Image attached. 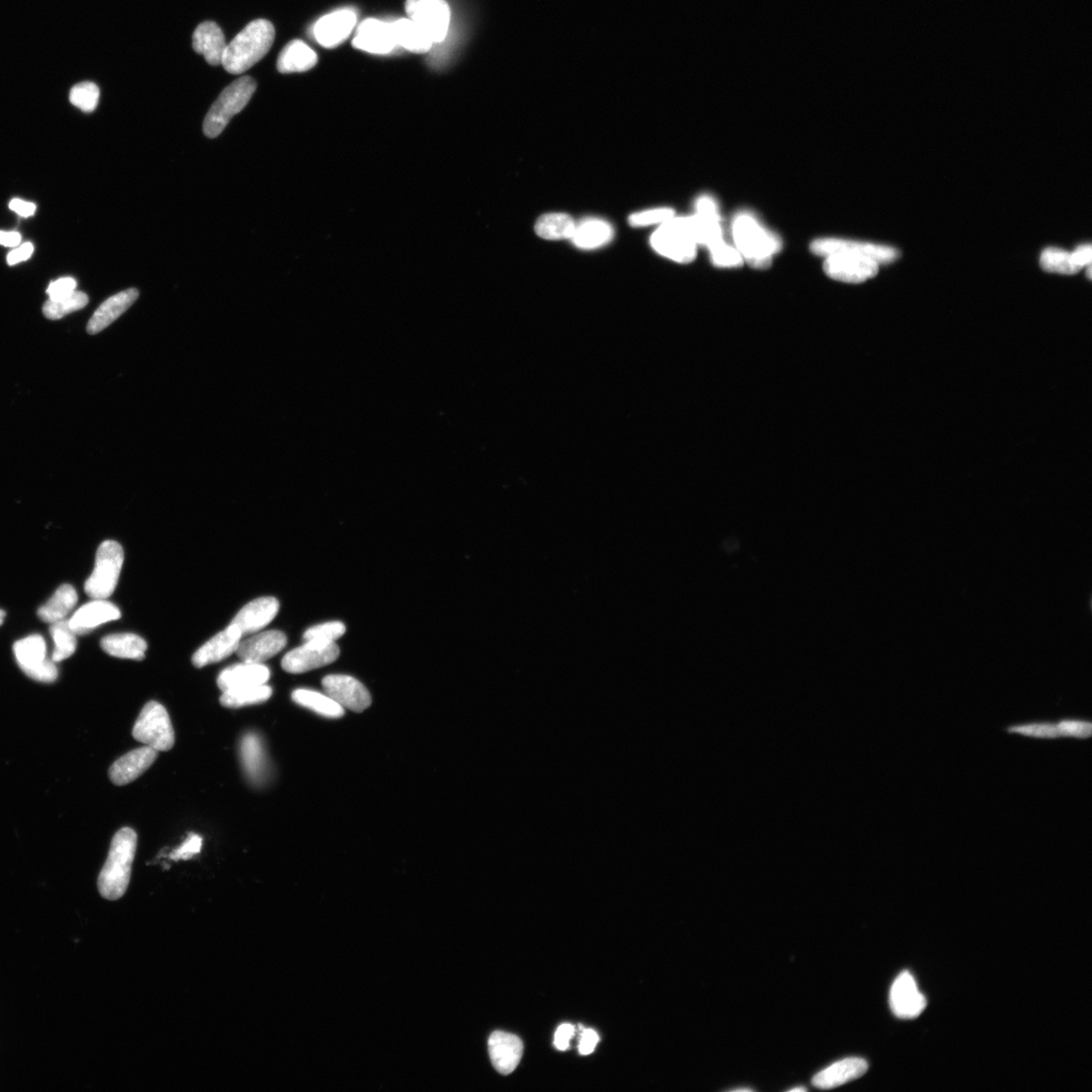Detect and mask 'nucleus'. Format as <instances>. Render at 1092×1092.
I'll return each instance as SVG.
<instances>
[{"label": "nucleus", "mask_w": 1092, "mask_h": 1092, "mask_svg": "<svg viewBox=\"0 0 1092 1092\" xmlns=\"http://www.w3.org/2000/svg\"><path fill=\"white\" fill-rule=\"evenodd\" d=\"M276 38L274 24L267 20L249 23L226 47L222 65L231 74L245 73L271 50Z\"/></svg>", "instance_id": "nucleus-1"}, {"label": "nucleus", "mask_w": 1092, "mask_h": 1092, "mask_svg": "<svg viewBox=\"0 0 1092 1092\" xmlns=\"http://www.w3.org/2000/svg\"><path fill=\"white\" fill-rule=\"evenodd\" d=\"M137 833L130 828L119 830L113 838L110 853L98 880L99 892L107 900L123 897L131 880Z\"/></svg>", "instance_id": "nucleus-2"}, {"label": "nucleus", "mask_w": 1092, "mask_h": 1092, "mask_svg": "<svg viewBox=\"0 0 1092 1092\" xmlns=\"http://www.w3.org/2000/svg\"><path fill=\"white\" fill-rule=\"evenodd\" d=\"M733 236L741 258L753 268L770 267L774 255L781 248L778 237L767 230L748 213L738 214L735 218Z\"/></svg>", "instance_id": "nucleus-3"}, {"label": "nucleus", "mask_w": 1092, "mask_h": 1092, "mask_svg": "<svg viewBox=\"0 0 1092 1092\" xmlns=\"http://www.w3.org/2000/svg\"><path fill=\"white\" fill-rule=\"evenodd\" d=\"M256 87L258 85L252 77L243 76L223 90L206 116L204 132L207 137L219 136L229 121L247 105Z\"/></svg>", "instance_id": "nucleus-4"}, {"label": "nucleus", "mask_w": 1092, "mask_h": 1092, "mask_svg": "<svg viewBox=\"0 0 1092 1092\" xmlns=\"http://www.w3.org/2000/svg\"><path fill=\"white\" fill-rule=\"evenodd\" d=\"M655 251L679 263H690L696 258L697 241L690 217L672 218L660 225L651 238Z\"/></svg>", "instance_id": "nucleus-5"}, {"label": "nucleus", "mask_w": 1092, "mask_h": 1092, "mask_svg": "<svg viewBox=\"0 0 1092 1092\" xmlns=\"http://www.w3.org/2000/svg\"><path fill=\"white\" fill-rule=\"evenodd\" d=\"M124 550L117 542H103L98 549L96 564L85 585L94 600L110 598L115 592L124 563Z\"/></svg>", "instance_id": "nucleus-6"}, {"label": "nucleus", "mask_w": 1092, "mask_h": 1092, "mask_svg": "<svg viewBox=\"0 0 1092 1092\" xmlns=\"http://www.w3.org/2000/svg\"><path fill=\"white\" fill-rule=\"evenodd\" d=\"M133 736L158 752L170 751L175 744V735L166 708L156 701L148 703L134 725Z\"/></svg>", "instance_id": "nucleus-7"}, {"label": "nucleus", "mask_w": 1092, "mask_h": 1092, "mask_svg": "<svg viewBox=\"0 0 1092 1092\" xmlns=\"http://www.w3.org/2000/svg\"><path fill=\"white\" fill-rule=\"evenodd\" d=\"M17 662L29 678L42 683H53L58 678V669L46 657L47 647L43 637L24 638L13 645Z\"/></svg>", "instance_id": "nucleus-8"}, {"label": "nucleus", "mask_w": 1092, "mask_h": 1092, "mask_svg": "<svg viewBox=\"0 0 1092 1092\" xmlns=\"http://www.w3.org/2000/svg\"><path fill=\"white\" fill-rule=\"evenodd\" d=\"M340 655L334 641H308L283 657L281 667L290 673H304L334 663Z\"/></svg>", "instance_id": "nucleus-9"}, {"label": "nucleus", "mask_w": 1092, "mask_h": 1092, "mask_svg": "<svg viewBox=\"0 0 1092 1092\" xmlns=\"http://www.w3.org/2000/svg\"><path fill=\"white\" fill-rule=\"evenodd\" d=\"M406 11L410 20L440 43L450 29L451 9L445 0H407Z\"/></svg>", "instance_id": "nucleus-10"}, {"label": "nucleus", "mask_w": 1092, "mask_h": 1092, "mask_svg": "<svg viewBox=\"0 0 1092 1092\" xmlns=\"http://www.w3.org/2000/svg\"><path fill=\"white\" fill-rule=\"evenodd\" d=\"M879 264L871 259L851 253H833L826 256L824 269L827 276L845 283H862L879 273Z\"/></svg>", "instance_id": "nucleus-11"}, {"label": "nucleus", "mask_w": 1092, "mask_h": 1092, "mask_svg": "<svg viewBox=\"0 0 1092 1092\" xmlns=\"http://www.w3.org/2000/svg\"><path fill=\"white\" fill-rule=\"evenodd\" d=\"M811 249L815 254L825 256V258L833 253H851L864 256L879 265L892 263L899 256L898 250L894 247L839 238L816 239L812 243Z\"/></svg>", "instance_id": "nucleus-12"}, {"label": "nucleus", "mask_w": 1092, "mask_h": 1092, "mask_svg": "<svg viewBox=\"0 0 1092 1092\" xmlns=\"http://www.w3.org/2000/svg\"><path fill=\"white\" fill-rule=\"evenodd\" d=\"M322 686L324 691L343 708L362 712L372 705L367 688L354 677L329 675L323 679Z\"/></svg>", "instance_id": "nucleus-13"}, {"label": "nucleus", "mask_w": 1092, "mask_h": 1092, "mask_svg": "<svg viewBox=\"0 0 1092 1092\" xmlns=\"http://www.w3.org/2000/svg\"><path fill=\"white\" fill-rule=\"evenodd\" d=\"M890 1006L894 1014L903 1020L918 1018L925 1010L926 997L909 971L902 973L894 982L890 990Z\"/></svg>", "instance_id": "nucleus-14"}, {"label": "nucleus", "mask_w": 1092, "mask_h": 1092, "mask_svg": "<svg viewBox=\"0 0 1092 1092\" xmlns=\"http://www.w3.org/2000/svg\"><path fill=\"white\" fill-rule=\"evenodd\" d=\"M279 602L274 597L255 599L243 607L232 620L242 637L253 635L265 628L277 617Z\"/></svg>", "instance_id": "nucleus-15"}, {"label": "nucleus", "mask_w": 1092, "mask_h": 1092, "mask_svg": "<svg viewBox=\"0 0 1092 1092\" xmlns=\"http://www.w3.org/2000/svg\"><path fill=\"white\" fill-rule=\"evenodd\" d=\"M287 642L285 633L268 630L240 641L236 653L242 662L262 664L285 649Z\"/></svg>", "instance_id": "nucleus-16"}, {"label": "nucleus", "mask_w": 1092, "mask_h": 1092, "mask_svg": "<svg viewBox=\"0 0 1092 1092\" xmlns=\"http://www.w3.org/2000/svg\"><path fill=\"white\" fill-rule=\"evenodd\" d=\"M356 12L349 9L337 10L321 18L314 26L317 42L325 48H334L352 34L356 24Z\"/></svg>", "instance_id": "nucleus-17"}, {"label": "nucleus", "mask_w": 1092, "mask_h": 1092, "mask_svg": "<svg viewBox=\"0 0 1092 1092\" xmlns=\"http://www.w3.org/2000/svg\"><path fill=\"white\" fill-rule=\"evenodd\" d=\"M158 751L150 747L134 750L118 759L111 767L109 776L117 786L132 783L150 768L158 757Z\"/></svg>", "instance_id": "nucleus-18"}, {"label": "nucleus", "mask_w": 1092, "mask_h": 1092, "mask_svg": "<svg viewBox=\"0 0 1092 1092\" xmlns=\"http://www.w3.org/2000/svg\"><path fill=\"white\" fill-rule=\"evenodd\" d=\"M353 44L372 54H388L397 46L392 24L374 19L359 24Z\"/></svg>", "instance_id": "nucleus-19"}, {"label": "nucleus", "mask_w": 1092, "mask_h": 1092, "mask_svg": "<svg viewBox=\"0 0 1092 1092\" xmlns=\"http://www.w3.org/2000/svg\"><path fill=\"white\" fill-rule=\"evenodd\" d=\"M489 1054L494 1068L503 1075L514 1072L523 1055V1043L515 1035L494 1032L489 1039Z\"/></svg>", "instance_id": "nucleus-20"}, {"label": "nucleus", "mask_w": 1092, "mask_h": 1092, "mask_svg": "<svg viewBox=\"0 0 1092 1092\" xmlns=\"http://www.w3.org/2000/svg\"><path fill=\"white\" fill-rule=\"evenodd\" d=\"M242 635L233 625L215 635L208 642L199 647L193 657V664L197 668L222 662L225 658L237 652Z\"/></svg>", "instance_id": "nucleus-21"}, {"label": "nucleus", "mask_w": 1092, "mask_h": 1092, "mask_svg": "<svg viewBox=\"0 0 1092 1092\" xmlns=\"http://www.w3.org/2000/svg\"><path fill=\"white\" fill-rule=\"evenodd\" d=\"M116 605L105 600H93L80 609L69 620L75 635L83 636L97 627L120 618Z\"/></svg>", "instance_id": "nucleus-22"}, {"label": "nucleus", "mask_w": 1092, "mask_h": 1092, "mask_svg": "<svg viewBox=\"0 0 1092 1092\" xmlns=\"http://www.w3.org/2000/svg\"><path fill=\"white\" fill-rule=\"evenodd\" d=\"M868 1070V1063L862 1058H847L831 1065L817 1073L813 1080L815 1087L831 1089L858 1080Z\"/></svg>", "instance_id": "nucleus-23"}, {"label": "nucleus", "mask_w": 1092, "mask_h": 1092, "mask_svg": "<svg viewBox=\"0 0 1092 1092\" xmlns=\"http://www.w3.org/2000/svg\"><path fill=\"white\" fill-rule=\"evenodd\" d=\"M139 291L136 289H129L111 296L92 315L87 324V332L94 335L109 327L119 317L128 311L130 307L137 301Z\"/></svg>", "instance_id": "nucleus-24"}, {"label": "nucleus", "mask_w": 1092, "mask_h": 1092, "mask_svg": "<svg viewBox=\"0 0 1092 1092\" xmlns=\"http://www.w3.org/2000/svg\"><path fill=\"white\" fill-rule=\"evenodd\" d=\"M271 678V671L262 664L242 662L225 669L218 677L222 692L240 688L264 685Z\"/></svg>", "instance_id": "nucleus-25"}, {"label": "nucleus", "mask_w": 1092, "mask_h": 1092, "mask_svg": "<svg viewBox=\"0 0 1092 1092\" xmlns=\"http://www.w3.org/2000/svg\"><path fill=\"white\" fill-rule=\"evenodd\" d=\"M226 39L219 24L214 22L200 24L193 36V48L213 66L222 65Z\"/></svg>", "instance_id": "nucleus-26"}, {"label": "nucleus", "mask_w": 1092, "mask_h": 1092, "mask_svg": "<svg viewBox=\"0 0 1092 1092\" xmlns=\"http://www.w3.org/2000/svg\"><path fill=\"white\" fill-rule=\"evenodd\" d=\"M241 760L245 771L255 784H260L267 770L266 754L261 738L253 733L243 736L240 746Z\"/></svg>", "instance_id": "nucleus-27"}, {"label": "nucleus", "mask_w": 1092, "mask_h": 1092, "mask_svg": "<svg viewBox=\"0 0 1092 1092\" xmlns=\"http://www.w3.org/2000/svg\"><path fill=\"white\" fill-rule=\"evenodd\" d=\"M318 62L317 54L300 40H292L279 54L277 71L280 73H300L312 70Z\"/></svg>", "instance_id": "nucleus-28"}, {"label": "nucleus", "mask_w": 1092, "mask_h": 1092, "mask_svg": "<svg viewBox=\"0 0 1092 1092\" xmlns=\"http://www.w3.org/2000/svg\"><path fill=\"white\" fill-rule=\"evenodd\" d=\"M612 227L602 220L590 219L576 226L571 238L578 248L592 250L602 247L613 238Z\"/></svg>", "instance_id": "nucleus-29"}, {"label": "nucleus", "mask_w": 1092, "mask_h": 1092, "mask_svg": "<svg viewBox=\"0 0 1092 1092\" xmlns=\"http://www.w3.org/2000/svg\"><path fill=\"white\" fill-rule=\"evenodd\" d=\"M101 646L112 657L134 660H143L148 649L145 640L134 633L107 636L102 640Z\"/></svg>", "instance_id": "nucleus-30"}, {"label": "nucleus", "mask_w": 1092, "mask_h": 1092, "mask_svg": "<svg viewBox=\"0 0 1092 1092\" xmlns=\"http://www.w3.org/2000/svg\"><path fill=\"white\" fill-rule=\"evenodd\" d=\"M77 600L75 589L71 585L64 584L45 605L40 607L38 616L46 624L62 622L74 609Z\"/></svg>", "instance_id": "nucleus-31"}, {"label": "nucleus", "mask_w": 1092, "mask_h": 1092, "mask_svg": "<svg viewBox=\"0 0 1092 1092\" xmlns=\"http://www.w3.org/2000/svg\"><path fill=\"white\" fill-rule=\"evenodd\" d=\"M397 45L410 52L423 54L433 48L434 40L410 19H402L392 24Z\"/></svg>", "instance_id": "nucleus-32"}, {"label": "nucleus", "mask_w": 1092, "mask_h": 1092, "mask_svg": "<svg viewBox=\"0 0 1092 1092\" xmlns=\"http://www.w3.org/2000/svg\"><path fill=\"white\" fill-rule=\"evenodd\" d=\"M292 698L296 704L312 710L319 716L327 719H340L344 716V708L336 703L327 694L312 690H294Z\"/></svg>", "instance_id": "nucleus-33"}, {"label": "nucleus", "mask_w": 1092, "mask_h": 1092, "mask_svg": "<svg viewBox=\"0 0 1092 1092\" xmlns=\"http://www.w3.org/2000/svg\"><path fill=\"white\" fill-rule=\"evenodd\" d=\"M576 223L569 214L552 213L544 214L535 225L539 237L546 240L571 239L576 230Z\"/></svg>", "instance_id": "nucleus-34"}, {"label": "nucleus", "mask_w": 1092, "mask_h": 1092, "mask_svg": "<svg viewBox=\"0 0 1092 1092\" xmlns=\"http://www.w3.org/2000/svg\"><path fill=\"white\" fill-rule=\"evenodd\" d=\"M272 695V687L264 684L223 692L220 703L226 708H241L263 704Z\"/></svg>", "instance_id": "nucleus-35"}, {"label": "nucleus", "mask_w": 1092, "mask_h": 1092, "mask_svg": "<svg viewBox=\"0 0 1092 1092\" xmlns=\"http://www.w3.org/2000/svg\"><path fill=\"white\" fill-rule=\"evenodd\" d=\"M50 633L55 647L52 655L54 663L62 662V660L71 657L76 651L77 641L75 632L71 629L69 620H62L55 624H52Z\"/></svg>", "instance_id": "nucleus-36"}, {"label": "nucleus", "mask_w": 1092, "mask_h": 1092, "mask_svg": "<svg viewBox=\"0 0 1092 1092\" xmlns=\"http://www.w3.org/2000/svg\"><path fill=\"white\" fill-rule=\"evenodd\" d=\"M88 304V296L83 292L74 291L62 298L49 299L43 306V314L49 320H60L64 316L79 311Z\"/></svg>", "instance_id": "nucleus-37"}, {"label": "nucleus", "mask_w": 1092, "mask_h": 1092, "mask_svg": "<svg viewBox=\"0 0 1092 1092\" xmlns=\"http://www.w3.org/2000/svg\"><path fill=\"white\" fill-rule=\"evenodd\" d=\"M1040 265L1047 273L1064 276H1072L1082 269L1073 262L1071 253L1058 248H1048L1043 251Z\"/></svg>", "instance_id": "nucleus-38"}, {"label": "nucleus", "mask_w": 1092, "mask_h": 1092, "mask_svg": "<svg viewBox=\"0 0 1092 1092\" xmlns=\"http://www.w3.org/2000/svg\"><path fill=\"white\" fill-rule=\"evenodd\" d=\"M1006 732L1008 734L1039 739H1056L1063 737L1059 723L1050 721L1011 725L1006 728Z\"/></svg>", "instance_id": "nucleus-39"}, {"label": "nucleus", "mask_w": 1092, "mask_h": 1092, "mask_svg": "<svg viewBox=\"0 0 1092 1092\" xmlns=\"http://www.w3.org/2000/svg\"><path fill=\"white\" fill-rule=\"evenodd\" d=\"M71 103L85 113H92L97 109L100 100V88L96 84L87 81L72 87L70 94Z\"/></svg>", "instance_id": "nucleus-40"}, {"label": "nucleus", "mask_w": 1092, "mask_h": 1092, "mask_svg": "<svg viewBox=\"0 0 1092 1092\" xmlns=\"http://www.w3.org/2000/svg\"><path fill=\"white\" fill-rule=\"evenodd\" d=\"M346 626L340 622H331L322 624L309 628L304 633V640L308 641H334L340 640L344 636Z\"/></svg>", "instance_id": "nucleus-41"}, {"label": "nucleus", "mask_w": 1092, "mask_h": 1092, "mask_svg": "<svg viewBox=\"0 0 1092 1092\" xmlns=\"http://www.w3.org/2000/svg\"><path fill=\"white\" fill-rule=\"evenodd\" d=\"M711 261L721 268H736L744 264V260L736 247L728 245L726 242L709 250Z\"/></svg>", "instance_id": "nucleus-42"}, {"label": "nucleus", "mask_w": 1092, "mask_h": 1092, "mask_svg": "<svg viewBox=\"0 0 1092 1092\" xmlns=\"http://www.w3.org/2000/svg\"><path fill=\"white\" fill-rule=\"evenodd\" d=\"M673 217H675V212L673 210L670 208H657L631 214L629 223L633 227H645L664 224Z\"/></svg>", "instance_id": "nucleus-43"}, {"label": "nucleus", "mask_w": 1092, "mask_h": 1092, "mask_svg": "<svg viewBox=\"0 0 1092 1092\" xmlns=\"http://www.w3.org/2000/svg\"><path fill=\"white\" fill-rule=\"evenodd\" d=\"M1063 737L1087 739L1092 734V723L1084 720H1062L1058 721Z\"/></svg>", "instance_id": "nucleus-44"}, {"label": "nucleus", "mask_w": 1092, "mask_h": 1092, "mask_svg": "<svg viewBox=\"0 0 1092 1092\" xmlns=\"http://www.w3.org/2000/svg\"><path fill=\"white\" fill-rule=\"evenodd\" d=\"M202 839L198 834L191 833L185 842L170 855L173 861L190 860L200 853Z\"/></svg>", "instance_id": "nucleus-45"}, {"label": "nucleus", "mask_w": 1092, "mask_h": 1092, "mask_svg": "<svg viewBox=\"0 0 1092 1092\" xmlns=\"http://www.w3.org/2000/svg\"><path fill=\"white\" fill-rule=\"evenodd\" d=\"M76 280L72 277H63L51 282L47 290L49 299L55 300L69 295L76 289Z\"/></svg>", "instance_id": "nucleus-46"}, {"label": "nucleus", "mask_w": 1092, "mask_h": 1092, "mask_svg": "<svg viewBox=\"0 0 1092 1092\" xmlns=\"http://www.w3.org/2000/svg\"><path fill=\"white\" fill-rule=\"evenodd\" d=\"M599 1042V1036L594 1030L583 1029L581 1035V1041H579L578 1051L582 1055H590L594 1052Z\"/></svg>", "instance_id": "nucleus-47"}, {"label": "nucleus", "mask_w": 1092, "mask_h": 1092, "mask_svg": "<svg viewBox=\"0 0 1092 1092\" xmlns=\"http://www.w3.org/2000/svg\"><path fill=\"white\" fill-rule=\"evenodd\" d=\"M575 1034V1028L570 1023H563L560 1026L555 1035V1046L560 1051H565L570 1047V1041Z\"/></svg>", "instance_id": "nucleus-48"}, {"label": "nucleus", "mask_w": 1092, "mask_h": 1092, "mask_svg": "<svg viewBox=\"0 0 1092 1092\" xmlns=\"http://www.w3.org/2000/svg\"><path fill=\"white\" fill-rule=\"evenodd\" d=\"M34 253V245L31 242L24 243L19 248L12 250L8 255V263L9 265H16L20 262L28 261Z\"/></svg>", "instance_id": "nucleus-49"}, {"label": "nucleus", "mask_w": 1092, "mask_h": 1092, "mask_svg": "<svg viewBox=\"0 0 1092 1092\" xmlns=\"http://www.w3.org/2000/svg\"><path fill=\"white\" fill-rule=\"evenodd\" d=\"M9 209L17 213L21 217L29 218L35 214L37 207L33 202L15 198L9 202Z\"/></svg>", "instance_id": "nucleus-50"}, {"label": "nucleus", "mask_w": 1092, "mask_h": 1092, "mask_svg": "<svg viewBox=\"0 0 1092 1092\" xmlns=\"http://www.w3.org/2000/svg\"><path fill=\"white\" fill-rule=\"evenodd\" d=\"M1073 262L1077 267L1084 269L1091 264L1092 249L1091 245H1082L1071 253Z\"/></svg>", "instance_id": "nucleus-51"}, {"label": "nucleus", "mask_w": 1092, "mask_h": 1092, "mask_svg": "<svg viewBox=\"0 0 1092 1092\" xmlns=\"http://www.w3.org/2000/svg\"><path fill=\"white\" fill-rule=\"evenodd\" d=\"M22 236L18 232H5L0 231V245L6 247H17L20 245Z\"/></svg>", "instance_id": "nucleus-52"}, {"label": "nucleus", "mask_w": 1092, "mask_h": 1092, "mask_svg": "<svg viewBox=\"0 0 1092 1092\" xmlns=\"http://www.w3.org/2000/svg\"><path fill=\"white\" fill-rule=\"evenodd\" d=\"M5 617H6V612L4 610H0V625H3Z\"/></svg>", "instance_id": "nucleus-53"}, {"label": "nucleus", "mask_w": 1092, "mask_h": 1092, "mask_svg": "<svg viewBox=\"0 0 1092 1092\" xmlns=\"http://www.w3.org/2000/svg\"><path fill=\"white\" fill-rule=\"evenodd\" d=\"M790 1091H791V1092H795V1091H806V1088H805V1087H802V1086H799V1087H795V1088H792V1089H790Z\"/></svg>", "instance_id": "nucleus-54"}, {"label": "nucleus", "mask_w": 1092, "mask_h": 1092, "mask_svg": "<svg viewBox=\"0 0 1092 1092\" xmlns=\"http://www.w3.org/2000/svg\"><path fill=\"white\" fill-rule=\"evenodd\" d=\"M734 1091H736H736H752V1089L751 1088H737V1089L736 1088V1089H734Z\"/></svg>", "instance_id": "nucleus-55"}]
</instances>
